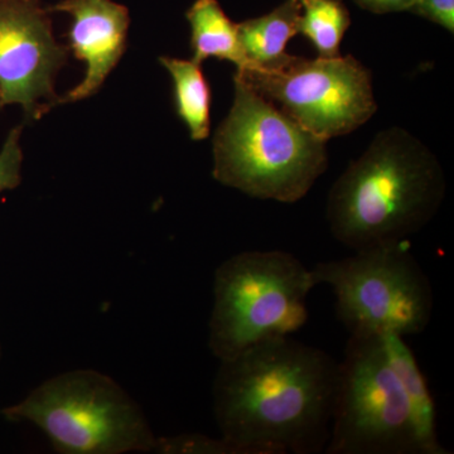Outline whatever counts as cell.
Wrapping results in <instances>:
<instances>
[{"instance_id": "cell-1", "label": "cell", "mask_w": 454, "mask_h": 454, "mask_svg": "<svg viewBox=\"0 0 454 454\" xmlns=\"http://www.w3.org/2000/svg\"><path fill=\"white\" fill-rule=\"evenodd\" d=\"M339 363L291 337L264 340L220 361L214 414L221 437L243 454L325 452Z\"/></svg>"}, {"instance_id": "cell-2", "label": "cell", "mask_w": 454, "mask_h": 454, "mask_svg": "<svg viewBox=\"0 0 454 454\" xmlns=\"http://www.w3.org/2000/svg\"><path fill=\"white\" fill-rule=\"evenodd\" d=\"M446 192L437 155L411 131L390 127L336 179L325 219L355 253L405 244L438 214Z\"/></svg>"}, {"instance_id": "cell-3", "label": "cell", "mask_w": 454, "mask_h": 454, "mask_svg": "<svg viewBox=\"0 0 454 454\" xmlns=\"http://www.w3.org/2000/svg\"><path fill=\"white\" fill-rule=\"evenodd\" d=\"M234 103L214 138L212 176L244 195L295 203L328 168L318 138L235 74Z\"/></svg>"}, {"instance_id": "cell-4", "label": "cell", "mask_w": 454, "mask_h": 454, "mask_svg": "<svg viewBox=\"0 0 454 454\" xmlns=\"http://www.w3.org/2000/svg\"><path fill=\"white\" fill-rule=\"evenodd\" d=\"M312 269L282 250H252L215 271L208 348L219 361L264 340L291 337L309 318Z\"/></svg>"}, {"instance_id": "cell-5", "label": "cell", "mask_w": 454, "mask_h": 454, "mask_svg": "<svg viewBox=\"0 0 454 454\" xmlns=\"http://www.w3.org/2000/svg\"><path fill=\"white\" fill-rule=\"evenodd\" d=\"M0 413L37 427L64 454L157 452L160 443L138 403L97 370L53 376Z\"/></svg>"}, {"instance_id": "cell-6", "label": "cell", "mask_w": 454, "mask_h": 454, "mask_svg": "<svg viewBox=\"0 0 454 454\" xmlns=\"http://www.w3.org/2000/svg\"><path fill=\"white\" fill-rule=\"evenodd\" d=\"M406 244L357 252L312 268L317 286L333 288L337 318L349 336L405 339L428 327L434 309L432 284Z\"/></svg>"}, {"instance_id": "cell-7", "label": "cell", "mask_w": 454, "mask_h": 454, "mask_svg": "<svg viewBox=\"0 0 454 454\" xmlns=\"http://www.w3.org/2000/svg\"><path fill=\"white\" fill-rule=\"evenodd\" d=\"M325 452L422 454L408 397L379 336H349Z\"/></svg>"}, {"instance_id": "cell-8", "label": "cell", "mask_w": 454, "mask_h": 454, "mask_svg": "<svg viewBox=\"0 0 454 454\" xmlns=\"http://www.w3.org/2000/svg\"><path fill=\"white\" fill-rule=\"evenodd\" d=\"M236 74L278 109L318 138L348 136L378 112L372 74L354 56L297 57L280 71Z\"/></svg>"}, {"instance_id": "cell-9", "label": "cell", "mask_w": 454, "mask_h": 454, "mask_svg": "<svg viewBox=\"0 0 454 454\" xmlns=\"http://www.w3.org/2000/svg\"><path fill=\"white\" fill-rule=\"evenodd\" d=\"M40 0H0V110L18 104L37 121L53 109L68 49L55 40Z\"/></svg>"}, {"instance_id": "cell-10", "label": "cell", "mask_w": 454, "mask_h": 454, "mask_svg": "<svg viewBox=\"0 0 454 454\" xmlns=\"http://www.w3.org/2000/svg\"><path fill=\"white\" fill-rule=\"evenodd\" d=\"M49 12L73 18L68 43L86 64L85 79L65 97H57L55 107L97 94L124 53L130 18L128 9L113 0H64Z\"/></svg>"}, {"instance_id": "cell-11", "label": "cell", "mask_w": 454, "mask_h": 454, "mask_svg": "<svg viewBox=\"0 0 454 454\" xmlns=\"http://www.w3.org/2000/svg\"><path fill=\"white\" fill-rule=\"evenodd\" d=\"M300 16V2L286 0L270 13L238 23L247 68L280 71L292 65L297 56L286 52V44L298 35Z\"/></svg>"}, {"instance_id": "cell-12", "label": "cell", "mask_w": 454, "mask_h": 454, "mask_svg": "<svg viewBox=\"0 0 454 454\" xmlns=\"http://www.w3.org/2000/svg\"><path fill=\"white\" fill-rule=\"evenodd\" d=\"M379 337L408 397L422 454H450V450L439 442L434 399L413 351L406 345L404 337L397 334Z\"/></svg>"}, {"instance_id": "cell-13", "label": "cell", "mask_w": 454, "mask_h": 454, "mask_svg": "<svg viewBox=\"0 0 454 454\" xmlns=\"http://www.w3.org/2000/svg\"><path fill=\"white\" fill-rule=\"evenodd\" d=\"M186 18L191 26L192 61L202 65L205 59H225L238 70L249 67L240 40L238 25L226 16L217 0H196L188 9Z\"/></svg>"}, {"instance_id": "cell-14", "label": "cell", "mask_w": 454, "mask_h": 454, "mask_svg": "<svg viewBox=\"0 0 454 454\" xmlns=\"http://www.w3.org/2000/svg\"><path fill=\"white\" fill-rule=\"evenodd\" d=\"M173 80L176 110L190 131L191 139L203 140L211 130V91L201 70V65L190 59L160 57Z\"/></svg>"}, {"instance_id": "cell-15", "label": "cell", "mask_w": 454, "mask_h": 454, "mask_svg": "<svg viewBox=\"0 0 454 454\" xmlns=\"http://www.w3.org/2000/svg\"><path fill=\"white\" fill-rule=\"evenodd\" d=\"M301 4L298 35L312 42L318 57L340 56V42L351 26L342 0H298Z\"/></svg>"}, {"instance_id": "cell-16", "label": "cell", "mask_w": 454, "mask_h": 454, "mask_svg": "<svg viewBox=\"0 0 454 454\" xmlns=\"http://www.w3.org/2000/svg\"><path fill=\"white\" fill-rule=\"evenodd\" d=\"M157 452L173 454H243L225 438H211L201 434H182L160 438Z\"/></svg>"}, {"instance_id": "cell-17", "label": "cell", "mask_w": 454, "mask_h": 454, "mask_svg": "<svg viewBox=\"0 0 454 454\" xmlns=\"http://www.w3.org/2000/svg\"><path fill=\"white\" fill-rule=\"evenodd\" d=\"M22 134V125L14 128L9 133L2 151H0V193L14 190L22 181L23 152L20 139Z\"/></svg>"}, {"instance_id": "cell-18", "label": "cell", "mask_w": 454, "mask_h": 454, "mask_svg": "<svg viewBox=\"0 0 454 454\" xmlns=\"http://www.w3.org/2000/svg\"><path fill=\"white\" fill-rule=\"evenodd\" d=\"M409 12L454 32V0H417Z\"/></svg>"}, {"instance_id": "cell-19", "label": "cell", "mask_w": 454, "mask_h": 454, "mask_svg": "<svg viewBox=\"0 0 454 454\" xmlns=\"http://www.w3.org/2000/svg\"><path fill=\"white\" fill-rule=\"evenodd\" d=\"M365 11L373 14L399 13L409 12L417 0H354Z\"/></svg>"}]
</instances>
